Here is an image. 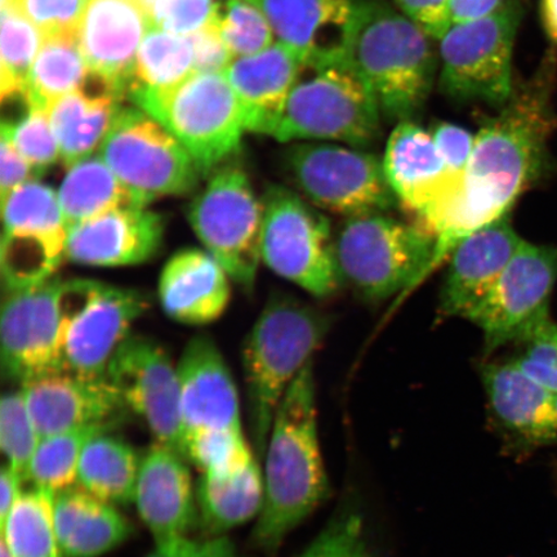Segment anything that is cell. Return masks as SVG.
Listing matches in <instances>:
<instances>
[{"label":"cell","mask_w":557,"mask_h":557,"mask_svg":"<svg viewBox=\"0 0 557 557\" xmlns=\"http://www.w3.org/2000/svg\"><path fill=\"white\" fill-rule=\"evenodd\" d=\"M331 330L326 313L287 295L271 297L242 348L249 429L257 458L267 453L285 393L311 363Z\"/></svg>","instance_id":"4"},{"label":"cell","mask_w":557,"mask_h":557,"mask_svg":"<svg viewBox=\"0 0 557 557\" xmlns=\"http://www.w3.org/2000/svg\"><path fill=\"white\" fill-rule=\"evenodd\" d=\"M165 221L149 207L115 209L69 232L66 260L94 268L136 267L163 246Z\"/></svg>","instance_id":"22"},{"label":"cell","mask_w":557,"mask_h":557,"mask_svg":"<svg viewBox=\"0 0 557 557\" xmlns=\"http://www.w3.org/2000/svg\"><path fill=\"white\" fill-rule=\"evenodd\" d=\"M221 16L203 29L189 35L195 54V72L224 73L235 55L221 33Z\"/></svg>","instance_id":"47"},{"label":"cell","mask_w":557,"mask_h":557,"mask_svg":"<svg viewBox=\"0 0 557 557\" xmlns=\"http://www.w3.org/2000/svg\"><path fill=\"white\" fill-rule=\"evenodd\" d=\"M117 100L108 90L92 95L78 89L61 97L48 109L66 169L99 152L120 113Z\"/></svg>","instance_id":"30"},{"label":"cell","mask_w":557,"mask_h":557,"mask_svg":"<svg viewBox=\"0 0 557 557\" xmlns=\"http://www.w3.org/2000/svg\"><path fill=\"white\" fill-rule=\"evenodd\" d=\"M108 379L125 406L148 424L156 443L183 455L180 379L169 351L156 339L131 334L111 359Z\"/></svg>","instance_id":"16"},{"label":"cell","mask_w":557,"mask_h":557,"mask_svg":"<svg viewBox=\"0 0 557 557\" xmlns=\"http://www.w3.org/2000/svg\"><path fill=\"white\" fill-rule=\"evenodd\" d=\"M346 58L385 120L412 121L428 102L438 60L433 38L386 0H358Z\"/></svg>","instance_id":"3"},{"label":"cell","mask_w":557,"mask_h":557,"mask_svg":"<svg viewBox=\"0 0 557 557\" xmlns=\"http://www.w3.org/2000/svg\"><path fill=\"white\" fill-rule=\"evenodd\" d=\"M232 277L206 249L178 250L164 264L158 295L165 315L186 325L218 320L232 298Z\"/></svg>","instance_id":"27"},{"label":"cell","mask_w":557,"mask_h":557,"mask_svg":"<svg viewBox=\"0 0 557 557\" xmlns=\"http://www.w3.org/2000/svg\"><path fill=\"white\" fill-rule=\"evenodd\" d=\"M220 26L228 50L238 58L260 53L274 45L275 34L269 20L248 0H230Z\"/></svg>","instance_id":"41"},{"label":"cell","mask_w":557,"mask_h":557,"mask_svg":"<svg viewBox=\"0 0 557 557\" xmlns=\"http://www.w3.org/2000/svg\"><path fill=\"white\" fill-rule=\"evenodd\" d=\"M556 79L557 61L548 53L531 78L515 83L510 99L498 113L485 117L475 136L461 193L435 227L434 269L441 268L468 236L511 214L521 195L552 171Z\"/></svg>","instance_id":"1"},{"label":"cell","mask_w":557,"mask_h":557,"mask_svg":"<svg viewBox=\"0 0 557 557\" xmlns=\"http://www.w3.org/2000/svg\"><path fill=\"white\" fill-rule=\"evenodd\" d=\"M24 478L17 471L7 463L2 466V471H0V527L4 524L13 506L16 505L21 494L24 493Z\"/></svg>","instance_id":"53"},{"label":"cell","mask_w":557,"mask_h":557,"mask_svg":"<svg viewBox=\"0 0 557 557\" xmlns=\"http://www.w3.org/2000/svg\"><path fill=\"white\" fill-rule=\"evenodd\" d=\"M261 199L262 262L313 297L336 295L344 281L329 219L288 187L270 185Z\"/></svg>","instance_id":"8"},{"label":"cell","mask_w":557,"mask_h":557,"mask_svg":"<svg viewBox=\"0 0 557 557\" xmlns=\"http://www.w3.org/2000/svg\"><path fill=\"white\" fill-rule=\"evenodd\" d=\"M183 455L201 475L214 478L234 475L259 459L243 429L234 428L190 431L184 436Z\"/></svg>","instance_id":"38"},{"label":"cell","mask_w":557,"mask_h":557,"mask_svg":"<svg viewBox=\"0 0 557 557\" xmlns=\"http://www.w3.org/2000/svg\"><path fill=\"white\" fill-rule=\"evenodd\" d=\"M88 0H12L10 5L37 26L45 37L78 34Z\"/></svg>","instance_id":"45"},{"label":"cell","mask_w":557,"mask_h":557,"mask_svg":"<svg viewBox=\"0 0 557 557\" xmlns=\"http://www.w3.org/2000/svg\"><path fill=\"white\" fill-rule=\"evenodd\" d=\"M371 88L347 58L305 64L273 136L278 143L323 139L368 148L381 136Z\"/></svg>","instance_id":"5"},{"label":"cell","mask_w":557,"mask_h":557,"mask_svg":"<svg viewBox=\"0 0 557 557\" xmlns=\"http://www.w3.org/2000/svg\"><path fill=\"white\" fill-rule=\"evenodd\" d=\"M146 557H238L234 543L226 535L200 540L187 537L157 543Z\"/></svg>","instance_id":"51"},{"label":"cell","mask_w":557,"mask_h":557,"mask_svg":"<svg viewBox=\"0 0 557 557\" xmlns=\"http://www.w3.org/2000/svg\"><path fill=\"white\" fill-rule=\"evenodd\" d=\"M263 459L264 503L250 542L259 552L274 554L330 496L319 444L312 361L277 407Z\"/></svg>","instance_id":"2"},{"label":"cell","mask_w":557,"mask_h":557,"mask_svg":"<svg viewBox=\"0 0 557 557\" xmlns=\"http://www.w3.org/2000/svg\"><path fill=\"white\" fill-rule=\"evenodd\" d=\"M555 407H556V413H557V395L555 396Z\"/></svg>","instance_id":"57"},{"label":"cell","mask_w":557,"mask_h":557,"mask_svg":"<svg viewBox=\"0 0 557 557\" xmlns=\"http://www.w3.org/2000/svg\"><path fill=\"white\" fill-rule=\"evenodd\" d=\"M382 163L400 207L428 233L461 193L465 174L448 169L430 132L412 121L396 125Z\"/></svg>","instance_id":"18"},{"label":"cell","mask_w":557,"mask_h":557,"mask_svg":"<svg viewBox=\"0 0 557 557\" xmlns=\"http://www.w3.org/2000/svg\"><path fill=\"white\" fill-rule=\"evenodd\" d=\"M520 0L490 17L451 25L438 39V83L449 99L504 107L515 82L512 55L521 23Z\"/></svg>","instance_id":"10"},{"label":"cell","mask_w":557,"mask_h":557,"mask_svg":"<svg viewBox=\"0 0 557 557\" xmlns=\"http://www.w3.org/2000/svg\"><path fill=\"white\" fill-rule=\"evenodd\" d=\"M0 206V273L5 290L32 287L54 277L66 259L69 239L58 190L34 180Z\"/></svg>","instance_id":"14"},{"label":"cell","mask_w":557,"mask_h":557,"mask_svg":"<svg viewBox=\"0 0 557 557\" xmlns=\"http://www.w3.org/2000/svg\"><path fill=\"white\" fill-rule=\"evenodd\" d=\"M177 371L184 436L198 429H243L238 388L211 337H193L181 354Z\"/></svg>","instance_id":"25"},{"label":"cell","mask_w":557,"mask_h":557,"mask_svg":"<svg viewBox=\"0 0 557 557\" xmlns=\"http://www.w3.org/2000/svg\"><path fill=\"white\" fill-rule=\"evenodd\" d=\"M436 239L414 222L371 213L346 219L334 238L338 270L368 301L406 297L422 284Z\"/></svg>","instance_id":"7"},{"label":"cell","mask_w":557,"mask_h":557,"mask_svg":"<svg viewBox=\"0 0 557 557\" xmlns=\"http://www.w3.org/2000/svg\"><path fill=\"white\" fill-rule=\"evenodd\" d=\"M27 407L41 437L64 431L122 422L128 410L108 377H83L61 371L24 383Z\"/></svg>","instance_id":"20"},{"label":"cell","mask_w":557,"mask_h":557,"mask_svg":"<svg viewBox=\"0 0 557 557\" xmlns=\"http://www.w3.org/2000/svg\"><path fill=\"white\" fill-rule=\"evenodd\" d=\"M480 374L487 403L500 426L529 444L556 441V395L527 377L512 360L484 363Z\"/></svg>","instance_id":"28"},{"label":"cell","mask_w":557,"mask_h":557,"mask_svg":"<svg viewBox=\"0 0 557 557\" xmlns=\"http://www.w3.org/2000/svg\"><path fill=\"white\" fill-rule=\"evenodd\" d=\"M58 195L69 232L115 209L150 207L148 200L117 178L99 154L70 166Z\"/></svg>","instance_id":"32"},{"label":"cell","mask_w":557,"mask_h":557,"mask_svg":"<svg viewBox=\"0 0 557 557\" xmlns=\"http://www.w3.org/2000/svg\"><path fill=\"white\" fill-rule=\"evenodd\" d=\"M152 26L139 0H88L78 41L90 74L121 99L135 83L139 47Z\"/></svg>","instance_id":"19"},{"label":"cell","mask_w":557,"mask_h":557,"mask_svg":"<svg viewBox=\"0 0 557 557\" xmlns=\"http://www.w3.org/2000/svg\"><path fill=\"white\" fill-rule=\"evenodd\" d=\"M304 65L281 41L228 65L224 74L238 96L247 131L273 136Z\"/></svg>","instance_id":"26"},{"label":"cell","mask_w":557,"mask_h":557,"mask_svg":"<svg viewBox=\"0 0 557 557\" xmlns=\"http://www.w3.org/2000/svg\"><path fill=\"white\" fill-rule=\"evenodd\" d=\"M37 173L21 154L13 143L12 124H2V143H0V203L10 195L35 178Z\"/></svg>","instance_id":"49"},{"label":"cell","mask_w":557,"mask_h":557,"mask_svg":"<svg viewBox=\"0 0 557 557\" xmlns=\"http://www.w3.org/2000/svg\"><path fill=\"white\" fill-rule=\"evenodd\" d=\"M102 433L90 438L83 450L78 486L114 506L135 503L141 457L123 438Z\"/></svg>","instance_id":"33"},{"label":"cell","mask_w":557,"mask_h":557,"mask_svg":"<svg viewBox=\"0 0 557 557\" xmlns=\"http://www.w3.org/2000/svg\"><path fill=\"white\" fill-rule=\"evenodd\" d=\"M54 522L64 557H100L134 535L132 522L116 506L81 486L55 493Z\"/></svg>","instance_id":"29"},{"label":"cell","mask_w":557,"mask_h":557,"mask_svg":"<svg viewBox=\"0 0 557 557\" xmlns=\"http://www.w3.org/2000/svg\"><path fill=\"white\" fill-rule=\"evenodd\" d=\"M298 557H373L357 513H341Z\"/></svg>","instance_id":"44"},{"label":"cell","mask_w":557,"mask_h":557,"mask_svg":"<svg viewBox=\"0 0 557 557\" xmlns=\"http://www.w3.org/2000/svg\"><path fill=\"white\" fill-rule=\"evenodd\" d=\"M430 134L448 169L457 174H466L475 146V136L468 129L447 122L433 125Z\"/></svg>","instance_id":"48"},{"label":"cell","mask_w":557,"mask_h":557,"mask_svg":"<svg viewBox=\"0 0 557 557\" xmlns=\"http://www.w3.org/2000/svg\"><path fill=\"white\" fill-rule=\"evenodd\" d=\"M512 2L513 0H450V24H468L490 17Z\"/></svg>","instance_id":"52"},{"label":"cell","mask_w":557,"mask_h":557,"mask_svg":"<svg viewBox=\"0 0 557 557\" xmlns=\"http://www.w3.org/2000/svg\"><path fill=\"white\" fill-rule=\"evenodd\" d=\"M55 493L34 487L21 494L0 527V539L15 557H64L54 522Z\"/></svg>","instance_id":"35"},{"label":"cell","mask_w":557,"mask_h":557,"mask_svg":"<svg viewBox=\"0 0 557 557\" xmlns=\"http://www.w3.org/2000/svg\"><path fill=\"white\" fill-rule=\"evenodd\" d=\"M97 154L149 201L191 194L201 176L189 152L149 114L120 110Z\"/></svg>","instance_id":"13"},{"label":"cell","mask_w":557,"mask_h":557,"mask_svg":"<svg viewBox=\"0 0 557 557\" xmlns=\"http://www.w3.org/2000/svg\"><path fill=\"white\" fill-rule=\"evenodd\" d=\"M39 442L23 388L5 393L0 400V449L5 463L17 471L25 483Z\"/></svg>","instance_id":"40"},{"label":"cell","mask_w":557,"mask_h":557,"mask_svg":"<svg viewBox=\"0 0 557 557\" xmlns=\"http://www.w3.org/2000/svg\"><path fill=\"white\" fill-rule=\"evenodd\" d=\"M129 95L178 139L201 176H211L240 148L246 124L238 96L224 73L195 72L164 89L134 85Z\"/></svg>","instance_id":"6"},{"label":"cell","mask_w":557,"mask_h":557,"mask_svg":"<svg viewBox=\"0 0 557 557\" xmlns=\"http://www.w3.org/2000/svg\"><path fill=\"white\" fill-rule=\"evenodd\" d=\"M524 350L512 359L527 377L557 395V324L548 318L520 344Z\"/></svg>","instance_id":"43"},{"label":"cell","mask_w":557,"mask_h":557,"mask_svg":"<svg viewBox=\"0 0 557 557\" xmlns=\"http://www.w3.org/2000/svg\"><path fill=\"white\" fill-rule=\"evenodd\" d=\"M292 181L313 206L346 219L399 207L382 160L358 148L296 144L285 151Z\"/></svg>","instance_id":"12"},{"label":"cell","mask_w":557,"mask_h":557,"mask_svg":"<svg viewBox=\"0 0 557 557\" xmlns=\"http://www.w3.org/2000/svg\"><path fill=\"white\" fill-rule=\"evenodd\" d=\"M524 239L511 214L468 236L453 250L442 288L438 315L469 320L482 306Z\"/></svg>","instance_id":"21"},{"label":"cell","mask_w":557,"mask_h":557,"mask_svg":"<svg viewBox=\"0 0 557 557\" xmlns=\"http://www.w3.org/2000/svg\"><path fill=\"white\" fill-rule=\"evenodd\" d=\"M263 503L264 479L259 459L234 475H201L198 480V525L206 537H220L259 518Z\"/></svg>","instance_id":"31"},{"label":"cell","mask_w":557,"mask_h":557,"mask_svg":"<svg viewBox=\"0 0 557 557\" xmlns=\"http://www.w3.org/2000/svg\"><path fill=\"white\" fill-rule=\"evenodd\" d=\"M60 277L7 290L0 357L7 379L24 383L62 371Z\"/></svg>","instance_id":"17"},{"label":"cell","mask_w":557,"mask_h":557,"mask_svg":"<svg viewBox=\"0 0 557 557\" xmlns=\"http://www.w3.org/2000/svg\"><path fill=\"white\" fill-rule=\"evenodd\" d=\"M213 0H157L151 10L152 25L189 37L220 17Z\"/></svg>","instance_id":"46"},{"label":"cell","mask_w":557,"mask_h":557,"mask_svg":"<svg viewBox=\"0 0 557 557\" xmlns=\"http://www.w3.org/2000/svg\"><path fill=\"white\" fill-rule=\"evenodd\" d=\"M90 74L78 34L45 37L24 92L29 109H50L54 101L82 89Z\"/></svg>","instance_id":"34"},{"label":"cell","mask_w":557,"mask_h":557,"mask_svg":"<svg viewBox=\"0 0 557 557\" xmlns=\"http://www.w3.org/2000/svg\"><path fill=\"white\" fill-rule=\"evenodd\" d=\"M45 35L13 5L2 9V62H0V95L2 101L24 95L35 59Z\"/></svg>","instance_id":"39"},{"label":"cell","mask_w":557,"mask_h":557,"mask_svg":"<svg viewBox=\"0 0 557 557\" xmlns=\"http://www.w3.org/2000/svg\"><path fill=\"white\" fill-rule=\"evenodd\" d=\"M541 17L547 37L557 46V0H541Z\"/></svg>","instance_id":"54"},{"label":"cell","mask_w":557,"mask_h":557,"mask_svg":"<svg viewBox=\"0 0 557 557\" xmlns=\"http://www.w3.org/2000/svg\"><path fill=\"white\" fill-rule=\"evenodd\" d=\"M0 557H15L10 552V548L7 547L5 542L0 539Z\"/></svg>","instance_id":"55"},{"label":"cell","mask_w":557,"mask_h":557,"mask_svg":"<svg viewBox=\"0 0 557 557\" xmlns=\"http://www.w3.org/2000/svg\"><path fill=\"white\" fill-rule=\"evenodd\" d=\"M304 64L346 58L358 0H248Z\"/></svg>","instance_id":"24"},{"label":"cell","mask_w":557,"mask_h":557,"mask_svg":"<svg viewBox=\"0 0 557 557\" xmlns=\"http://www.w3.org/2000/svg\"><path fill=\"white\" fill-rule=\"evenodd\" d=\"M186 215L207 252L233 282L252 290L262 262L263 206L248 174L236 164L221 165L187 206Z\"/></svg>","instance_id":"11"},{"label":"cell","mask_w":557,"mask_h":557,"mask_svg":"<svg viewBox=\"0 0 557 557\" xmlns=\"http://www.w3.org/2000/svg\"><path fill=\"white\" fill-rule=\"evenodd\" d=\"M404 16L429 35L438 40L450 27V0H393Z\"/></svg>","instance_id":"50"},{"label":"cell","mask_w":557,"mask_h":557,"mask_svg":"<svg viewBox=\"0 0 557 557\" xmlns=\"http://www.w3.org/2000/svg\"><path fill=\"white\" fill-rule=\"evenodd\" d=\"M187 459L166 445H151L139 466L135 504L157 543L187 537L198 525L197 486Z\"/></svg>","instance_id":"23"},{"label":"cell","mask_w":557,"mask_h":557,"mask_svg":"<svg viewBox=\"0 0 557 557\" xmlns=\"http://www.w3.org/2000/svg\"><path fill=\"white\" fill-rule=\"evenodd\" d=\"M557 248L524 240L470 322L482 330L484 357L521 344L549 317Z\"/></svg>","instance_id":"15"},{"label":"cell","mask_w":557,"mask_h":557,"mask_svg":"<svg viewBox=\"0 0 557 557\" xmlns=\"http://www.w3.org/2000/svg\"><path fill=\"white\" fill-rule=\"evenodd\" d=\"M149 308V297L138 289L94 278L62 281V371L83 377H108L111 359Z\"/></svg>","instance_id":"9"},{"label":"cell","mask_w":557,"mask_h":557,"mask_svg":"<svg viewBox=\"0 0 557 557\" xmlns=\"http://www.w3.org/2000/svg\"><path fill=\"white\" fill-rule=\"evenodd\" d=\"M12 137L37 176L61 159L59 139L52 128L48 110L29 109L24 121L17 125L12 124Z\"/></svg>","instance_id":"42"},{"label":"cell","mask_w":557,"mask_h":557,"mask_svg":"<svg viewBox=\"0 0 557 557\" xmlns=\"http://www.w3.org/2000/svg\"><path fill=\"white\" fill-rule=\"evenodd\" d=\"M139 2H141L146 7V9H148L151 15L152 7H154L157 0H139Z\"/></svg>","instance_id":"56"},{"label":"cell","mask_w":557,"mask_h":557,"mask_svg":"<svg viewBox=\"0 0 557 557\" xmlns=\"http://www.w3.org/2000/svg\"><path fill=\"white\" fill-rule=\"evenodd\" d=\"M194 73L195 54L190 37L152 25L139 47L134 85L164 89L177 86Z\"/></svg>","instance_id":"37"},{"label":"cell","mask_w":557,"mask_h":557,"mask_svg":"<svg viewBox=\"0 0 557 557\" xmlns=\"http://www.w3.org/2000/svg\"><path fill=\"white\" fill-rule=\"evenodd\" d=\"M114 428V424H99L41 437L32 459L27 482L54 493L74 486L78 483L83 450L90 438Z\"/></svg>","instance_id":"36"}]
</instances>
